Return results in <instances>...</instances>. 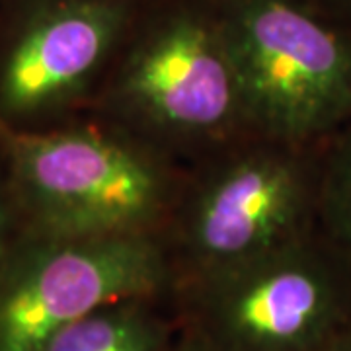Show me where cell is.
Masks as SVG:
<instances>
[{
  "label": "cell",
  "instance_id": "cell-1",
  "mask_svg": "<svg viewBox=\"0 0 351 351\" xmlns=\"http://www.w3.org/2000/svg\"><path fill=\"white\" fill-rule=\"evenodd\" d=\"M20 228L53 237L162 234L186 164L82 113L39 129L0 127Z\"/></svg>",
  "mask_w": 351,
  "mask_h": 351
},
{
  "label": "cell",
  "instance_id": "cell-2",
  "mask_svg": "<svg viewBox=\"0 0 351 351\" xmlns=\"http://www.w3.org/2000/svg\"><path fill=\"white\" fill-rule=\"evenodd\" d=\"M86 113L184 164L250 135L213 0H149Z\"/></svg>",
  "mask_w": 351,
  "mask_h": 351
},
{
  "label": "cell",
  "instance_id": "cell-3",
  "mask_svg": "<svg viewBox=\"0 0 351 351\" xmlns=\"http://www.w3.org/2000/svg\"><path fill=\"white\" fill-rule=\"evenodd\" d=\"M320 145L244 135L186 164L162 242L174 287L217 276L318 230Z\"/></svg>",
  "mask_w": 351,
  "mask_h": 351
},
{
  "label": "cell",
  "instance_id": "cell-4",
  "mask_svg": "<svg viewBox=\"0 0 351 351\" xmlns=\"http://www.w3.org/2000/svg\"><path fill=\"white\" fill-rule=\"evenodd\" d=\"M252 133L322 145L351 123V32L311 0H213Z\"/></svg>",
  "mask_w": 351,
  "mask_h": 351
},
{
  "label": "cell",
  "instance_id": "cell-5",
  "mask_svg": "<svg viewBox=\"0 0 351 351\" xmlns=\"http://www.w3.org/2000/svg\"><path fill=\"white\" fill-rule=\"evenodd\" d=\"M180 326L213 351H324L351 328V260L318 230L172 289Z\"/></svg>",
  "mask_w": 351,
  "mask_h": 351
},
{
  "label": "cell",
  "instance_id": "cell-6",
  "mask_svg": "<svg viewBox=\"0 0 351 351\" xmlns=\"http://www.w3.org/2000/svg\"><path fill=\"white\" fill-rule=\"evenodd\" d=\"M172 289L160 234L82 239L20 228L0 262V351H45L108 302L170 297Z\"/></svg>",
  "mask_w": 351,
  "mask_h": 351
},
{
  "label": "cell",
  "instance_id": "cell-7",
  "mask_svg": "<svg viewBox=\"0 0 351 351\" xmlns=\"http://www.w3.org/2000/svg\"><path fill=\"white\" fill-rule=\"evenodd\" d=\"M149 0H16L0 29V127L86 113Z\"/></svg>",
  "mask_w": 351,
  "mask_h": 351
},
{
  "label": "cell",
  "instance_id": "cell-8",
  "mask_svg": "<svg viewBox=\"0 0 351 351\" xmlns=\"http://www.w3.org/2000/svg\"><path fill=\"white\" fill-rule=\"evenodd\" d=\"M180 332L170 297L108 302L59 332L45 351H168Z\"/></svg>",
  "mask_w": 351,
  "mask_h": 351
},
{
  "label": "cell",
  "instance_id": "cell-9",
  "mask_svg": "<svg viewBox=\"0 0 351 351\" xmlns=\"http://www.w3.org/2000/svg\"><path fill=\"white\" fill-rule=\"evenodd\" d=\"M316 226L351 260V123L320 145Z\"/></svg>",
  "mask_w": 351,
  "mask_h": 351
},
{
  "label": "cell",
  "instance_id": "cell-10",
  "mask_svg": "<svg viewBox=\"0 0 351 351\" xmlns=\"http://www.w3.org/2000/svg\"><path fill=\"white\" fill-rule=\"evenodd\" d=\"M18 230H20L18 215L14 209L10 188L6 182V174H4V166L0 160V262H2L6 250L10 248L12 240L16 239Z\"/></svg>",
  "mask_w": 351,
  "mask_h": 351
},
{
  "label": "cell",
  "instance_id": "cell-11",
  "mask_svg": "<svg viewBox=\"0 0 351 351\" xmlns=\"http://www.w3.org/2000/svg\"><path fill=\"white\" fill-rule=\"evenodd\" d=\"M311 2L351 32V0H311Z\"/></svg>",
  "mask_w": 351,
  "mask_h": 351
},
{
  "label": "cell",
  "instance_id": "cell-12",
  "mask_svg": "<svg viewBox=\"0 0 351 351\" xmlns=\"http://www.w3.org/2000/svg\"><path fill=\"white\" fill-rule=\"evenodd\" d=\"M168 351H213L207 343H203L197 336L180 326V332L176 336L174 343L170 346Z\"/></svg>",
  "mask_w": 351,
  "mask_h": 351
},
{
  "label": "cell",
  "instance_id": "cell-13",
  "mask_svg": "<svg viewBox=\"0 0 351 351\" xmlns=\"http://www.w3.org/2000/svg\"><path fill=\"white\" fill-rule=\"evenodd\" d=\"M324 351H351V328L346 330L334 343H330Z\"/></svg>",
  "mask_w": 351,
  "mask_h": 351
}]
</instances>
